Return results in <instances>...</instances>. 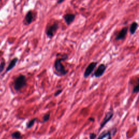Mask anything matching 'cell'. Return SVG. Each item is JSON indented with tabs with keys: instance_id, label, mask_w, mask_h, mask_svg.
<instances>
[{
	"instance_id": "6da1fadb",
	"label": "cell",
	"mask_w": 139,
	"mask_h": 139,
	"mask_svg": "<svg viewBox=\"0 0 139 139\" xmlns=\"http://www.w3.org/2000/svg\"><path fill=\"white\" fill-rule=\"evenodd\" d=\"M68 59L67 54H64L61 56L60 58H56L54 62V68L56 74L59 77L64 76L68 73V70H66L64 65L62 63V61H65Z\"/></svg>"
},
{
	"instance_id": "7a4b0ae2",
	"label": "cell",
	"mask_w": 139,
	"mask_h": 139,
	"mask_svg": "<svg viewBox=\"0 0 139 139\" xmlns=\"http://www.w3.org/2000/svg\"><path fill=\"white\" fill-rule=\"evenodd\" d=\"M27 85L26 77L24 74H20L15 79L14 83V87L16 91H20Z\"/></svg>"
},
{
	"instance_id": "3957f363",
	"label": "cell",
	"mask_w": 139,
	"mask_h": 139,
	"mask_svg": "<svg viewBox=\"0 0 139 139\" xmlns=\"http://www.w3.org/2000/svg\"><path fill=\"white\" fill-rule=\"evenodd\" d=\"M59 29V24L57 22L47 26L46 29V34L50 39H51L55 36Z\"/></svg>"
},
{
	"instance_id": "277c9868",
	"label": "cell",
	"mask_w": 139,
	"mask_h": 139,
	"mask_svg": "<svg viewBox=\"0 0 139 139\" xmlns=\"http://www.w3.org/2000/svg\"><path fill=\"white\" fill-rule=\"evenodd\" d=\"M113 116L114 110L112 109H110L108 112H106L105 115H104V118L100 124V127L98 130L99 132L105 127V126L112 120Z\"/></svg>"
},
{
	"instance_id": "5b68a950",
	"label": "cell",
	"mask_w": 139,
	"mask_h": 139,
	"mask_svg": "<svg viewBox=\"0 0 139 139\" xmlns=\"http://www.w3.org/2000/svg\"><path fill=\"white\" fill-rule=\"evenodd\" d=\"M97 64V62H91L90 64L87 66L84 73V77L85 78H87L90 76L91 74H92Z\"/></svg>"
},
{
	"instance_id": "8992f818",
	"label": "cell",
	"mask_w": 139,
	"mask_h": 139,
	"mask_svg": "<svg viewBox=\"0 0 139 139\" xmlns=\"http://www.w3.org/2000/svg\"><path fill=\"white\" fill-rule=\"evenodd\" d=\"M106 69V66L105 64H101L94 72V76L96 78H99L104 74Z\"/></svg>"
},
{
	"instance_id": "52a82bcc",
	"label": "cell",
	"mask_w": 139,
	"mask_h": 139,
	"mask_svg": "<svg viewBox=\"0 0 139 139\" xmlns=\"http://www.w3.org/2000/svg\"><path fill=\"white\" fill-rule=\"evenodd\" d=\"M34 20V15L32 10H29L25 15L24 23L25 25H29L33 22Z\"/></svg>"
},
{
	"instance_id": "ba28073f",
	"label": "cell",
	"mask_w": 139,
	"mask_h": 139,
	"mask_svg": "<svg viewBox=\"0 0 139 139\" xmlns=\"http://www.w3.org/2000/svg\"><path fill=\"white\" fill-rule=\"evenodd\" d=\"M128 30V27L127 26L123 28L119 32L118 34L117 35L115 40L116 41L124 40L125 39L126 35L127 34Z\"/></svg>"
},
{
	"instance_id": "9c48e42d",
	"label": "cell",
	"mask_w": 139,
	"mask_h": 139,
	"mask_svg": "<svg viewBox=\"0 0 139 139\" xmlns=\"http://www.w3.org/2000/svg\"><path fill=\"white\" fill-rule=\"evenodd\" d=\"M75 18H76V15L74 14L68 13V14H66L63 16V18H64L65 22L68 25V26H69V25H70L72 22H73L74 20H75Z\"/></svg>"
},
{
	"instance_id": "30bf717a",
	"label": "cell",
	"mask_w": 139,
	"mask_h": 139,
	"mask_svg": "<svg viewBox=\"0 0 139 139\" xmlns=\"http://www.w3.org/2000/svg\"><path fill=\"white\" fill-rule=\"evenodd\" d=\"M112 138L111 132L109 130H106L101 132L97 139H112Z\"/></svg>"
},
{
	"instance_id": "8fae6325",
	"label": "cell",
	"mask_w": 139,
	"mask_h": 139,
	"mask_svg": "<svg viewBox=\"0 0 139 139\" xmlns=\"http://www.w3.org/2000/svg\"><path fill=\"white\" fill-rule=\"evenodd\" d=\"M18 62V58L16 57V58H14V59H12L11 60V62H10V63L9 64L8 67L7 68V69H6V72H8L9 71L12 70L15 67V65H16V63H17Z\"/></svg>"
},
{
	"instance_id": "7c38bea8",
	"label": "cell",
	"mask_w": 139,
	"mask_h": 139,
	"mask_svg": "<svg viewBox=\"0 0 139 139\" xmlns=\"http://www.w3.org/2000/svg\"><path fill=\"white\" fill-rule=\"evenodd\" d=\"M138 25L136 22H133L132 23L130 28H129V32H130V34L133 35L135 33L138 28Z\"/></svg>"
},
{
	"instance_id": "4fadbf2b",
	"label": "cell",
	"mask_w": 139,
	"mask_h": 139,
	"mask_svg": "<svg viewBox=\"0 0 139 139\" xmlns=\"http://www.w3.org/2000/svg\"><path fill=\"white\" fill-rule=\"evenodd\" d=\"M36 120H37L36 118H34L32 119L31 120H30V121H28L27 122V129H30V128L32 127L33 126H34L35 122H36Z\"/></svg>"
},
{
	"instance_id": "5bb4252c",
	"label": "cell",
	"mask_w": 139,
	"mask_h": 139,
	"mask_svg": "<svg viewBox=\"0 0 139 139\" xmlns=\"http://www.w3.org/2000/svg\"><path fill=\"white\" fill-rule=\"evenodd\" d=\"M12 138L15 139H20L21 138L22 136H21V132H20L16 131L12 132Z\"/></svg>"
},
{
	"instance_id": "9a60e30c",
	"label": "cell",
	"mask_w": 139,
	"mask_h": 139,
	"mask_svg": "<svg viewBox=\"0 0 139 139\" xmlns=\"http://www.w3.org/2000/svg\"><path fill=\"white\" fill-rule=\"evenodd\" d=\"M50 112H47V113L46 114L44 115V116H43V121H42V122L45 123L47 121H48V120H50Z\"/></svg>"
},
{
	"instance_id": "2e32d148",
	"label": "cell",
	"mask_w": 139,
	"mask_h": 139,
	"mask_svg": "<svg viewBox=\"0 0 139 139\" xmlns=\"http://www.w3.org/2000/svg\"><path fill=\"white\" fill-rule=\"evenodd\" d=\"M5 66V62L4 59L2 60L1 64H0V74L2 73V71H4Z\"/></svg>"
},
{
	"instance_id": "e0dca14e",
	"label": "cell",
	"mask_w": 139,
	"mask_h": 139,
	"mask_svg": "<svg viewBox=\"0 0 139 139\" xmlns=\"http://www.w3.org/2000/svg\"><path fill=\"white\" fill-rule=\"evenodd\" d=\"M138 86L139 85L138 83V84L133 88V89H132V94H138Z\"/></svg>"
},
{
	"instance_id": "ac0fdd59",
	"label": "cell",
	"mask_w": 139,
	"mask_h": 139,
	"mask_svg": "<svg viewBox=\"0 0 139 139\" xmlns=\"http://www.w3.org/2000/svg\"><path fill=\"white\" fill-rule=\"evenodd\" d=\"M97 137V134L94 132H91L89 135V139H95Z\"/></svg>"
},
{
	"instance_id": "d6986e66",
	"label": "cell",
	"mask_w": 139,
	"mask_h": 139,
	"mask_svg": "<svg viewBox=\"0 0 139 139\" xmlns=\"http://www.w3.org/2000/svg\"><path fill=\"white\" fill-rule=\"evenodd\" d=\"M62 89H60V90H58L57 91H56V92L54 93V96H55V97H56V96H59L60 94H61L62 93Z\"/></svg>"
},
{
	"instance_id": "ffe728a7",
	"label": "cell",
	"mask_w": 139,
	"mask_h": 139,
	"mask_svg": "<svg viewBox=\"0 0 139 139\" xmlns=\"http://www.w3.org/2000/svg\"><path fill=\"white\" fill-rule=\"evenodd\" d=\"M110 132H111L112 135H114L117 132V129L116 127H114L112 129V130H110Z\"/></svg>"
},
{
	"instance_id": "44dd1931",
	"label": "cell",
	"mask_w": 139,
	"mask_h": 139,
	"mask_svg": "<svg viewBox=\"0 0 139 139\" xmlns=\"http://www.w3.org/2000/svg\"><path fill=\"white\" fill-rule=\"evenodd\" d=\"M88 120L91 122H94V118H92V117H90V118H89V119H88Z\"/></svg>"
},
{
	"instance_id": "7402d4cb",
	"label": "cell",
	"mask_w": 139,
	"mask_h": 139,
	"mask_svg": "<svg viewBox=\"0 0 139 139\" xmlns=\"http://www.w3.org/2000/svg\"><path fill=\"white\" fill-rule=\"evenodd\" d=\"M64 1H65V0H58V1H57V4H61Z\"/></svg>"
},
{
	"instance_id": "603a6c76",
	"label": "cell",
	"mask_w": 139,
	"mask_h": 139,
	"mask_svg": "<svg viewBox=\"0 0 139 139\" xmlns=\"http://www.w3.org/2000/svg\"><path fill=\"white\" fill-rule=\"evenodd\" d=\"M85 139H88V138H85Z\"/></svg>"
},
{
	"instance_id": "cb8c5ba5",
	"label": "cell",
	"mask_w": 139,
	"mask_h": 139,
	"mask_svg": "<svg viewBox=\"0 0 139 139\" xmlns=\"http://www.w3.org/2000/svg\"><path fill=\"white\" fill-rule=\"evenodd\" d=\"M2 1V0H0V1Z\"/></svg>"
}]
</instances>
